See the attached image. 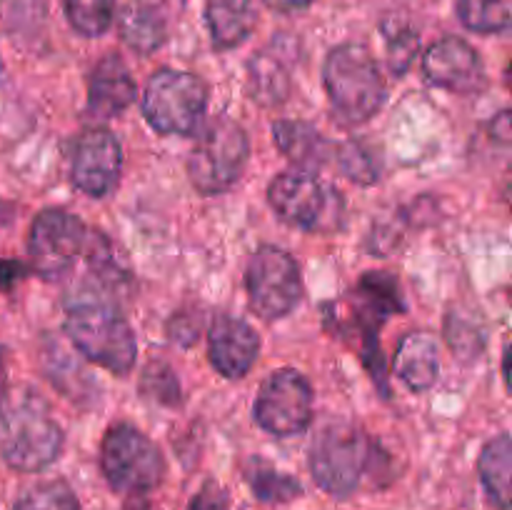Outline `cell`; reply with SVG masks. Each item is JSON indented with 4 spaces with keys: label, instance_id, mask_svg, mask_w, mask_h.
Instances as JSON below:
<instances>
[{
    "label": "cell",
    "instance_id": "ba28073f",
    "mask_svg": "<svg viewBox=\"0 0 512 510\" xmlns=\"http://www.w3.org/2000/svg\"><path fill=\"white\" fill-rule=\"evenodd\" d=\"M208 108V85L193 73L163 68L148 80L143 113L160 135H193Z\"/></svg>",
    "mask_w": 512,
    "mask_h": 510
},
{
    "label": "cell",
    "instance_id": "277c9868",
    "mask_svg": "<svg viewBox=\"0 0 512 510\" xmlns=\"http://www.w3.org/2000/svg\"><path fill=\"white\" fill-rule=\"evenodd\" d=\"M378 445L360 428L345 420L323 425L310 445V473L315 483L335 498H348L360 488L365 475L373 470Z\"/></svg>",
    "mask_w": 512,
    "mask_h": 510
},
{
    "label": "cell",
    "instance_id": "e0dca14e",
    "mask_svg": "<svg viewBox=\"0 0 512 510\" xmlns=\"http://www.w3.org/2000/svg\"><path fill=\"white\" fill-rule=\"evenodd\" d=\"M393 370L415 393L433 388L440 373V355L435 340L428 333L405 335L395 353Z\"/></svg>",
    "mask_w": 512,
    "mask_h": 510
},
{
    "label": "cell",
    "instance_id": "8fae6325",
    "mask_svg": "<svg viewBox=\"0 0 512 510\" xmlns=\"http://www.w3.org/2000/svg\"><path fill=\"white\" fill-rule=\"evenodd\" d=\"M253 415L260 428L278 438L305 433L313 423V388L298 370H275L260 385Z\"/></svg>",
    "mask_w": 512,
    "mask_h": 510
},
{
    "label": "cell",
    "instance_id": "4dcf8cb0",
    "mask_svg": "<svg viewBox=\"0 0 512 510\" xmlns=\"http://www.w3.org/2000/svg\"><path fill=\"white\" fill-rule=\"evenodd\" d=\"M313 0H265V5H270L273 10H283V13H290V10H303Z\"/></svg>",
    "mask_w": 512,
    "mask_h": 510
},
{
    "label": "cell",
    "instance_id": "83f0119b",
    "mask_svg": "<svg viewBox=\"0 0 512 510\" xmlns=\"http://www.w3.org/2000/svg\"><path fill=\"white\" fill-rule=\"evenodd\" d=\"M388 38V63L395 75H403L410 68L413 58L418 55V35L415 30H395V33L385 35Z\"/></svg>",
    "mask_w": 512,
    "mask_h": 510
},
{
    "label": "cell",
    "instance_id": "484cf974",
    "mask_svg": "<svg viewBox=\"0 0 512 510\" xmlns=\"http://www.w3.org/2000/svg\"><path fill=\"white\" fill-rule=\"evenodd\" d=\"M15 510H80L78 498L63 480H48L30 488Z\"/></svg>",
    "mask_w": 512,
    "mask_h": 510
},
{
    "label": "cell",
    "instance_id": "2e32d148",
    "mask_svg": "<svg viewBox=\"0 0 512 510\" xmlns=\"http://www.w3.org/2000/svg\"><path fill=\"white\" fill-rule=\"evenodd\" d=\"M135 100V80L120 55L108 53L95 63L88 80V108L98 118H113Z\"/></svg>",
    "mask_w": 512,
    "mask_h": 510
},
{
    "label": "cell",
    "instance_id": "d6986e66",
    "mask_svg": "<svg viewBox=\"0 0 512 510\" xmlns=\"http://www.w3.org/2000/svg\"><path fill=\"white\" fill-rule=\"evenodd\" d=\"M480 480L498 510H510L512 495V440L508 433L498 435L483 448L478 460Z\"/></svg>",
    "mask_w": 512,
    "mask_h": 510
},
{
    "label": "cell",
    "instance_id": "30bf717a",
    "mask_svg": "<svg viewBox=\"0 0 512 510\" xmlns=\"http://www.w3.org/2000/svg\"><path fill=\"white\" fill-rule=\"evenodd\" d=\"M88 233L78 215L48 208L35 215L28 235L30 268L43 280H60L73 270Z\"/></svg>",
    "mask_w": 512,
    "mask_h": 510
},
{
    "label": "cell",
    "instance_id": "ac0fdd59",
    "mask_svg": "<svg viewBox=\"0 0 512 510\" xmlns=\"http://www.w3.org/2000/svg\"><path fill=\"white\" fill-rule=\"evenodd\" d=\"M205 20L215 48H235L253 33L258 23V5L255 0H208Z\"/></svg>",
    "mask_w": 512,
    "mask_h": 510
},
{
    "label": "cell",
    "instance_id": "f1b7e54d",
    "mask_svg": "<svg viewBox=\"0 0 512 510\" xmlns=\"http://www.w3.org/2000/svg\"><path fill=\"white\" fill-rule=\"evenodd\" d=\"M188 510H230L228 495L218 483H205L190 500Z\"/></svg>",
    "mask_w": 512,
    "mask_h": 510
},
{
    "label": "cell",
    "instance_id": "f546056e",
    "mask_svg": "<svg viewBox=\"0 0 512 510\" xmlns=\"http://www.w3.org/2000/svg\"><path fill=\"white\" fill-rule=\"evenodd\" d=\"M23 275V268L15 260H0V288L10 290V285Z\"/></svg>",
    "mask_w": 512,
    "mask_h": 510
},
{
    "label": "cell",
    "instance_id": "836d02e7",
    "mask_svg": "<svg viewBox=\"0 0 512 510\" xmlns=\"http://www.w3.org/2000/svg\"><path fill=\"white\" fill-rule=\"evenodd\" d=\"M0 73H3V60H0Z\"/></svg>",
    "mask_w": 512,
    "mask_h": 510
},
{
    "label": "cell",
    "instance_id": "cb8c5ba5",
    "mask_svg": "<svg viewBox=\"0 0 512 510\" xmlns=\"http://www.w3.org/2000/svg\"><path fill=\"white\" fill-rule=\"evenodd\" d=\"M458 15L473 33H503L510 28L512 0H460Z\"/></svg>",
    "mask_w": 512,
    "mask_h": 510
},
{
    "label": "cell",
    "instance_id": "d4e9b609",
    "mask_svg": "<svg viewBox=\"0 0 512 510\" xmlns=\"http://www.w3.org/2000/svg\"><path fill=\"white\" fill-rule=\"evenodd\" d=\"M65 15L75 33L98 38L113 23L115 0H65Z\"/></svg>",
    "mask_w": 512,
    "mask_h": 510
},
{
    "label": "cell",
    "instance_id": "d6a6232c",
    "mask_svg": "<svg viewBox=\"0 0 512 510\" xmlns=\"http://www.w3.org/2000/svg\"><path fill=\"white\" fill-rule=\"evenodd\" d=\"M125 510H150V508L145 500H130V503L125 505Z\"/></svg>",
    "mask_w": 512,
    "mask_h": 510
},
{
    "label": "cell",
    "instance_id": "44dd1931",
    "mask_svg": "<svg viewBox=\"0 0 512 510\" xmlns=\"http://www.w3.org/2000/svg\"><path fill=\"white\" fill-rule=\"evenodd\" d=\"M248 88L250 98L260 105H280L285 103L290 93V70L273 48L260 50L248 68Z\"/></svg>",
    "mask_w": 512,
    "mask_h": 510
},
{
    "label": "cell",
    "instance_id": "7a4b0ae2",
    "mask_svg": "<svg viewBox=\"0 0 512 510\" xmlns=\"http://www.w3.org/2000/svg\"><path fill=\"white\" fill-rule=\"evenodd\" d=\"M65 333L88 360L115 375L130 373L138 355L125 315L103 295L80 293L65 303Z\"/></svg>",
    "mask_w": 512,
    "mask_h": 510
},
{
    "label": "cell",
    "instance_id": "7c38bea8",
    "mask_svg": "<svg viewBox=\"0 0 512 510\" xmlns=\"http://www.w3.org/2000/svg\"><path fill=\"white\" fill-rule=\"evenodd\" d=\"M123 170V148L110 130L93 128L78 135L70 155V180L93 198H105L118 185Z\"/></svg>",
    "mask_w": 512,
    "mask_h": 510
},
{
    "label": "cell",
    "instance_id": "9c48e42d",
    "mask_svg": "<svg viewBox=\"0 0 512 510\" xmlns=\"http://www.w3.org/2000/svg\"><path fill=\"white\" fill-rule=\"evenodd\" d=\"M245 288L253 313L263 320H280L293 313L303 298L300 268L285 250L263 245L250 258L245 270Z\"/></svg>",
    "mask_w": 512,
    "mask_h": 510
},
{
    "label": "cell",
    "instance_id": "8992f818",
    "mask_svg": "<svg viewBox=\"0 0 512 510\" xmlns=\"http://www.w3.org/2000/svg\"><path fill=\"white\" fill-rule=\"evenodd\" d=\"M100 468L113 490L125 495H143L163 483L165 458L148 435L130 423H118L105 433Z\"/></svg>",
    "mask_w": 512,
    "mask_h": 510
},
{
    "label": "cell",
    "instance_id": "6da1fadb",
    "mask_svg": "<svg viewBox=\"0 0 512 510\" xmlns=\"http://www.w3.org/2000/svg\"><path fill=\"white\" fill-rule=\"evenodd\" d=\"M63 450V430L35 390L18 388L0 400V458L20 473L53 465Z\"/></svg>",
    "mask_w": 512,
    "mask_h": 510
},
{
    "label": "cell",
    "instance_id": "ffe728a7",
    "mask_svg": "<svg viewBox=\"0 0 512 510\" xmlns=\"http://www.w3.org/2000/svg\"><path fill=\"white\" fill-rule=\"evenodd\" d=\"M273 138L278 148L300 168H320L328 160V143L313 125L300 120H278L273 125Z\"/></svg>",
    "mask_w": 512,
    "mask_h": 510
},
{
    "label": "cell",
    "instance_id": "4316f807",
    "mask_svg": "<svg viewBox=\"0 0 512 510\" xmlns=\"http://www.w3.org/2000/svg\"><path fill=\"white\" fill-rule=\"evenodd\" d=\"M340 168H343V173L348 175L350 180H355V183H375V180L380 178V163H378V155H373V150L368 148V145L363 143H345L343 148H340Z\"/></svg>",
    "mask_w": 512,
    "mask_h": 510
},
{
    "label": "cell",
    "instance_id": "603a6c76",
    "mask_svg": "<svg viewBox=\"0 0 512 510\" xmlns=\"http://www.w3.org/2000/svg\"><path fill=\"white\" fill-rule=\"evenodd\" d=\"M245 480L253 488L255 498L263 500V503H288V500L303 495L298 480H293L290 475L280 473L273 465L263 463V460H253L245 470Z\"/></svg>",
    "mask_w": 512,
    "mask_h": 510
},
{
    "label": "cell",
    "instance_id": "1f68e13d",
    "mask_svg": "<svg viewBox=\"0 0 512 510\" xmlns=\"http://www.w3.org/2000/svg\"><path fill=\"white\" fill-rule=\"evenodd\" d=\"M8 393V355L5 348H0V400Z\"/></svg>",
    "mask_w": 512,
    "mask_h": 510
},
{
    "label": "cell",
    "instance_id": "5bb4252c",
    "mask_svg": "<svg viewBox=\"0 0 512 510\" xmlns=\"http://www.w3.org/2000/svg\"><path fill=\"white\" fill-rule=\"evenodd\" d=\"M350 305H353L358 325L363 330L365 358H368L370 370L380 378L383 375V358H380L378 348V330L388 315L403 310L398 283L388 273H368L355 288V298L350 300Z\"/></svg>",
    "mask_w": 512,
    "mask_h": 510
},
{
    "label": "cell",
    "instance_id": "52a82bcc",
    "mask_svg": "<svg viewBox=\"0 0 512 510\" xmlns=\"http://www.w3.org/2000/svg\"><path fill=\"white\" fill-rule=\"evenodd\" d=\"M270 208L283 223L310 233H328L343 223V198L308 170L280 173L268 188Z\"/></svg>",
    "mask_w": 512,
    "mask_h": 510
},
{
    "label": "cell",
    "instance_id": "3957f363",
    "mask_svg": "<svg viewBox=\"0 0 512 510\" xmlns=\"http://www.w3.org/2000/svg\"><path fill=\"white\" fill-rule=\"evenodd\" d=\"M325 90L345 123H368L385 103L388 85L365 45L343 43L330 50L323 68Z\"/></svg>",
    "mask_w": 512,
    "mask_h": 510
},
{
    "label": "cell",
    "instance_id": "4fadbf2b",
    "mask_svg": "<svg viewBox=\"0 0 512 510\" xmlns=\"http://www.w3.org/2000/svg\"><path fill=\"white\" fill-rule=\"evenodd\" d=\"M423 73L433 85L453 93H478L485 83V68L478 50L463 38H440L423 55Z\"/></svg>",
    "mask_w": 512,
    "mask_h": 510
},
{
    "label": "cell",
    "instance_id": "5b68a950",
    "mask_svg": "<svg viewBox=\"0 0 512 510\" xmlns=\"http://www.w3.org/2000/svg\"><path fill=\"white\" fill-rule=\"evenodd\" d=\"M250 158L245 130L228 115H215L195 140L188 155L190 183L203 195H220L233 188Z\"/></svg>",
    "mask_w": 512,
    "mask_h": 510
},
{
    "label": "cell",
    "instance_id": "7402d4cb",
    "mask_svg": "<svg viewBox=\"0 0 512 510\" xmlns=\"http://www.w3.org/2000/svg\"><path fill=\"white\" fill-rule=\"evenodd\" d=\"M120 38L135 50V53H153L165 43V23L160 13L150 5L130 3L120 15Z\"/></svg>",
    "mask_w": 512,
    "mask_h": 510
},
{
    "label": "cell",
    "instance_id": "9a60e30c",
    "mask_svg": "<svg viewBox=\"0 0 512 510\" xmlns=\"http://www.w3.org/2000/svg\"><path fill=\"white\" fill-rule=\"evenodd\" d=\"M210 363L223 378L240 380L250 373L260 353V338L245 320L215 315L208 333Z\"/></svg>",
    "mask_w": 512,
    "mask_h": 510
}]
</instances>
